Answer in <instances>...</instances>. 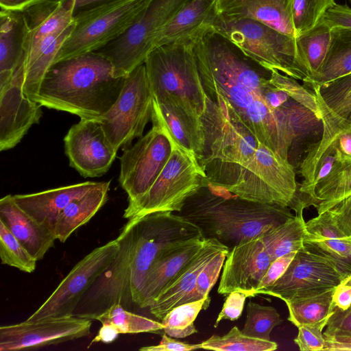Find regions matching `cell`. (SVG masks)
Segmentation results:
<instances>
[{"label": "cell", "mask_w": 351, "mask_h": 351, "mask_svg": "<svg viewBox=\"0 0 351 351\" xmlns=\"http://www.w3.org/2000/svg\"><path fill=\"white\" fill-rule=\"evenodd\" d=\"M191 40L206 96L232 110L259 142L289 160L291 148L306 135L302 106L272 84L271 71L210 25Z\"/></svg>", "instance_id": "6da1fadb"}, {"label": "cell", "mask_w": 351, "mask_h": 351, "mask_svg": "<svg viewBox=\"0 0 351 351\" xmlns=\"http://www.w3.org/2000/svg\"><path fill=\"white\" fill-rule=\"evenodd\" d=\"M200 120L204 146L198 162L206 183L264 204H279L291 194L292 163L259 142L232 110L206 96Z\"/></svg>", "instance_id": "7a4b0ae2"}, {"label": "cell", "mask_w": 351, "mask_h": 351, "mask_svg": "<svg viewBox=\"0 0 351 351\" xmlns=\"http://www.w3.org/2000/svg\"><path fill=\"white\" fill-rule=\"evenodd\" d=\"M126 77L117 76L110 61L95 51L79 55L50 67L35 101L99 121L117 101Z\"/></svg>", "instance_id": "3957f363"}, {"label": "cell", "mask_w": 351, "mask_h": 351, "mask_svg": "<svg viewBox=\"0 0 351 351\" xmlns=\"http://www.w3.org/2000/svg\"><path fill=\"white\" fill-rule=\"evenodd\" d=\"M177 214L197 226L204 238L215 239L230 250L293 216L289 207L245 199L206 181Z\"/></svg>", "instance_id": "277c9868"}, {"label": "cell", "mask_w": 351, "mask_h": 351, "mask_svg": "<svg viewBox=\"0 0 351 351\" xmlns=\"http://www.w3.org/2000/svg\"><path fill=\"white\" fill-rule=\"evenodd\" d=\"M144 64L154 99L172 97L200 119L206 108V95L192 40L157 46Z\"/></svg>", "instance_id": "5b68a950"}, {"label": "cell", "mask_w": 351, "mask_h": 351, "mask_svg": "<svg viewBox=\"0 0 351 351\" xmlns=\"http://www.w3.org/2000/svg\"><path fill=\"white\" fill-rule=\"evenodd\" d=\"M265 68L303 80L307 73L295 39L257 20L229 18L217 14L210 25Z\"/></svg>", "instance_id": "8992f818"}, {"label": "cell", "mask_w": 351, "mask_h": 351, "mask_svg": "<svg viewBox=\"0 0 351 351\" xmlns=\"http://www.w3.org/2000/svg\"><path fill=\"white\" fill-rule=\"evenodd\" d=\"M168 136L172 146L169 160L149 189L128 204L123 218L155 212H180L186 199L205 183L206 173L195 154Z\"/></svg>", "instance_id": "52a82bcc"}, {"label": "cell", "mask_w": 351, "mask_h": 351, "mask_svg": "<svg viewBox=\"0 0 351 351\" xmlns=\"http://www.w3.org/2000/svg\"><path fill=\"white\" fill-rule=\"evenodd\" d=\"M151 1H112L77 15L55 62L97 51L117 39L136 23Z\"/></svg>", "instance_id": "ba28073f"}, {"label": "cell", "mask_w": 351, "mask_h": 351, "mask_svg": "<svg viewBox=\"0 0 351 351\" xmlns=\"http://www.w3.org/2000/svg\"><path fill=\"white\" fill-rule=\"evenodd\" d=\"M189 1L152 0L136 23L95 52L110 61L117 76H127L145 62L162 29Z\"/></svg>", "instance_id": "9c48e42d"}, {"label": "cell", "mask_w": 351, "mask_h": 351, "mask_svg": "<svg viewBox=\"0 0 351 351\" xmlns=\"http://www.w3.org/2000/svg\"><path fill=\"white\" fill-rule=\"evenodd\" d=\"M132 218L136 220V241L130 263V290L136 304L146 274L160 252L174 243L204 236L197 226L173 212Z\"/></svg>", "instance_id": "30bf717a"}, {"label": "cell", "mask_w": 351, "mask_h": 351, "mask_svg": "<svg viewBox=\"0 0 351 351\" xmlns=\"http://www.w3.org/2000/svg\"><path fill=\"white\" fill-rule=\"evenodd\" d=\"M117 238L119 249L107 269L80 300L73 316L96 319L112 304L130 310L134 304L130 290V263L135 250L136 220L130 218Z\"/></svg>", "instance_id": "8fae6325"}, {"label": "cell", "mask_w": 351, "mask_h": 351, "mask_svg": "<svg viewBox=\"0 0 351 351\" xmlns=\"http://www.w3.org/2000/svg\"><path fill=\"white\" fill-rule=\"evenodd\" d=\"M152 111L153 95L143 63L127 75L117 101L99 121L113 147L125 149L143 136Z\"/></svg>", "instance_id": "7c38bea8"}, {"label": "cell", "mask_w": 351, "mask_h": 351, "mask_svg": "<svg viewBox=\"0 0 351 351\" xmlns=\"http://www.w3.org/2000/svg\"><path fill=\"white\" fill-rule=\"evenodd\" d=\"M346 276L332 256L304 243L282 276L260 294L285 302L335 289Z\"/></svg>", "instance_id": "4fadbf2b"}, {"label": "cell", "mask_w": 351, "mask_h": 351, "mask_svg": "<svg viewBox=\"0 0 351 351\" xmlns=\"http://www.w3.org/2000/svg\"><path fill=\"white\" fill-rule=\"evenodd\" d=\"M169 137L159 125L152 129L120 158L119 181L128 194V204L142 197L152 186L171 153Z\"/></svg>", "instance_id": "5bb4252c"}, {"label": "cell", "mask_w": 351, "mask_h": 351, "mask_svg": "<svg viewBox=\"0 0 351 351\" xmlns=\"http://www.w3.org/2000/svg\"><path fill=\"white\" fill-rule=\"evenodd\" d=\"M119 249L117 239L95 248L71 269L27 320L72 316L83 295L107 269Z\"/></svg>", "instance_id": "9a60e30c"}, {"label": "cell", "mask_w": 351, "mask_h": 351, "mask_svg": "<svg viewBox=\"0 0 351 351\" xmlns=\"http://www.w3.org/2000/svg\"><path fill=\"white\" fill-rule=\"evenodd\" d=\"M91 319L49 317L0 327V351L40 348L89 335Z\"/></svg>", "instance_id": "2e32d148"}, {"label": "cell", "mask_w": 351, "mask_h": 351, "mask_svg": "<svg viewBox=\"0 0 351 351\" xmlns=\"http://www.w3.org/2000/svg\"><path fill=\"white\" fill-rule=\"evenodd\" d=\"M64 141L69 165L84 178L106 173L118 151L95 119H80L71 127Z\"/></svg>", "instance_id": "e0dca14e"}, {"label": "cell", "mask_w": 351, "mask_h": 351, "mask_svg": "<svg viewBox=\"0 0 351 351\" xmlns=\"http://www.w3.org/2000/svg\"><path fill=\"white\" fill-rule=\"evenodd\" d=\"M261 235L243 241L229 251L217 289L219 294L237 291L245 293L247 298L255 297L254 293L272 262Z\"/></svg>", "instance_id": "ac0fdd59"}, {"label": "cell", "mask_w": 351, "mask_h": 351, "mask_svg": "<svg viewBox=\"0 0 351 351\" xmlns=\"http://www.w3.org/2000/svg\"><path fill=\"white\" fill-rule=\"evenodd\" d=\"M24 73L23 62L10 82L0 89V151L15 147L42 116V106L24 93Z\"/></svg>", "instance_id": "d6986e66"}, {"label": "cell", "mask_w": 351, "mask_h": 351, "mask_svg": "<svg viewBox=\"0 0 351 351\" xmlns=\"http://www.w3.org/2000/svg\"><path fill=\"white\" fill-rule=\"evenodd\" d=\"M204 237L174 243L162 250L150 266L142 285L136 305L149 307L161 291L201 250Z\"/></svg>", "instance_id": "ffe728a7"}, {"label": "cell", "mask_w": 351, "mask_h": 351, "mask_svg": "<svg viewBox=\"0 0 351 351\" xmlns=\"http://www.w3.org/2000/svg\"><path fill=\"white\" fill-rule=\"evenodd\" d=\"M226 248L228 247L218 240L205 238L199 252L165 287L149 307L150 313L162 320L174 307L191 302L199 274L215 254Z\"/></svg>", "instance_id": "44dd1931"}, {"label": "cell", "mask_w": 351, "mask_h": 351, "mask_svg": "<svg viewBox=\"0 0 351 351\" xmlns=\"http://www.w3.org/2000/svg\"><path fill=\"white\" fill-rule=\"evenodd\" d=\"M152 124L161 127L180 146L193 152L199 160L204 146V134L199 118L190 113L172 97H153Z\"/></svg>", "instance_id": "7402d4cb"}, {"label": "cell", "mask_w": 351, "mask_h": 351, "mask_svg": "<svg viewBox=\"0 0 351 351\" xmlns=\"http://www.w3.org/2000/svg\"><path fill=\"white\" fill-rule=\"evenodd\" d=\"M98 183L87 181L35 193L14 195L13 197L21 208L53 232L57 219L63 209Z\"/></svg>", "instance_id": "603a6c76"}, {"label": "cell", "mask_w": 351, "mask_h": 351, "mask_svg": "<svg viewBox=\"0 0 351 351\" xmlns=\"http://www.w3.org/2000/svg\"><path fill=\"white\" fill-rule=\"evenodd\" d=\"M0 220L37 261L44 258L57 239L53 232L21 208L13 195L0 199Z\"/></svg>", "instance_id": "cb8c5ba5"}, {"label": "cell", "mask_w": 351, "mask_h": 351, "mask_svg": "<svg viewBox=\"0 0 351 351\" xmlns=\"http://www.w3.org/2000/svg\"><path fill=\"white\" fill-rule=\"evenodd\" d=\"M219 15L259 21L295 39L291 0H217Z\"/></svg>", "instance_id": "d4e9b609"}, {"label": "cell", "mask_w": 351, "mask_h": 351, "mask_svg": "<svg viewBox=\"0 0 351 351\" xmlns=\"http://www.w3.org/2000/svg\"><path fill=\"white\" fill-rule=\"evenodd\" d=\"M29 27L23 12L0 11V89L25 63V49Z\"/></svg>", "instance_id": "484cf974"}, {"label": "cell", "mask_w": 351, "mask_h": 351, "mask_svg": "<svg viewBox=\"0 0 351 351\" xmlns=\"http://www.w3.org/2000/svg\"><path fill=\"white\" fill-rule=\"evenodd\" d=\"M23 12L29 27L25 61L37 50L44 39L75 22L73 7L65 0L35 5Z\"/></svg>", "instance_id": "4316f807"}, {"label": "cell", "mask_w": 351, "mask_h": 351, "mask_svg": "<svg viewBox=\"0 0 351 351\" xmlns=\"http://www.w3.org/2000/svg\"><path fill=\"white\" fill-rule=\"evenodd\" d=\"M217 0H189L158 35L156 47L191 41L202 27L210 25L217 15Z\"/></svg>", "instance_id": "83f0119b"}, {"label": "cell", "mask_w": 351, "mask_h": 351, "mask_svg": "<svg viewBox=\"0 0 351 351\" xmlns=\"http://www.w3.org/2000/svg\"><path fill=\"white\" fill-rule=\"evenodd\" d=\"M110 182H101L82 196L71 201L59 215L54 228L58 240L64 243L71 234L90 219L106 204Z\"/></svg>", "instance_id": "f1b7e54d"}, {"label": "cell", "mask_w": 351, "mask_h": 351, "mask_svg": "<svg viewBox=\"0 0 351 351\" xmlns=\"http://www.w3.org/2000/svg\"><path fill=\"white\" fill-rule=\"evenodd\" d=\"M75 25V22L67 27L47 37L37 50L25 61L23 91L31 100L35 101L41 82L64 41Z\"/></svg>", "instance_id": "f546056e"}, {"label": "cell", "mask_w": 351, "mask_h": 351, "mask_svg": "<svg viewBox=\"0 0 351 351\" xmlns=\"http://www.w3.org/2000/svg\"><path fill=\"white\" fill-rule=\"evenodd\" d=\"M351 73V30L335 27L328 54L319 72L304 78L310 89L320 86Z\"/></svg>", "instance_id": "4dcf8cb0"}, {"label": "cell", "mask_w": 351, "mask_h": 351, "mask_svg": "<svg viewBox=\"0 0 351 351\" xmlns=\"http://www.w3.org/2000/svg\"><path fill=\"white\" fill-rule=\"evenodd\" d=\"M306 228L307 237L304 243L337 258H345L351 255V237L340 230L328 210L306 221Z\"/></svg>", "instance_id": "1f68e13d"}, {"label": "cell", "mask_w": 351, "mask_h": 351, "mask_svg": "<svg viewBox=\"0 0 351 351\" xmlns=\"http://www.w3.org/2000/svg\"><path fill=\"white\" fill-rule=\"evenodd\" d=\"M351 194V158L336 161L331 171L319 181L308 201L320 214Z\"/></svg>", "instance_id": "d6a6232c"}, {"label": "cell", "mask_w": 351, "mask_h": 351, "mask_svg": "<svg viewBox=\"0 0 351 351\" xmlns=\"http://www.w3.org/2000/svg\"><path fill=\"white\" fill-rule=\"evenodd\" d=\"M261 236L271 261L286 254L297 252L304 247L307 237L303 212L295 213Z\"/></svg>", "instance_id": "836d02e7"}, {"label": "cell", "mask_w": 351, "mask_h": 351, "mask_svg": "<svg viewBox=\"0 0 351 351\" xmlns=\"http://www.w3.org/2000/svg\"><path fill=\"white\" fill-rule=\"evenodd\" d=\"M333 291L332 289L285 301L288 320L298 328L303 325L326 326L336 307L332 302Z\"/></svg>", "instance_id": "e575fe53"}, {"label": "cell", "mask_w": 351, "mask_h": 351, "mask_svg": "<svg viewBox=\"0 0 351 351\" xmlns=\"http://www.w3.org/2000/svg\"><path fill=\"white\" fill-rule=\"evenodd\" d=\"M332 29L322 19L309 30L295 38L298 52L307 73L313 77L321 70L332 39Z\"/></svg>", "instance_id": "d590c367"}, {"label": "cell", "mask_w": 351, "mask_h": 351, "mask_svg": "<svg viewBox=\"0 0 351 351\" xmlns=\"http://www.w3.org/2000/svg\"><path fill=\"white\" fill-rule=\"evenodd\" d=\"M311 90L319 108L339 122L351 123V73Z\"/></svg>", "instance_id": "8d00e7d4"}, {"label": "cell", "mask_w": 351, "mask_h": 351, "mask_svg": "<svg viewBox=\"0 0 351 351\" xmlns=\"http://www.w3.org/2000/svg\"><path fill=\"white\" fill-rule=\"evenodd\" d=\"M210 298L178 305L169 311L161 320L165 332L174 338H184L197 333L194 322L202 309L206 310L210 304Z\"/></svg>", "instance_id": "74e56055"}, {"label": "cell", "mask_w": 351, "mask_h": 351, "mask_svg": "<svg viewBox=\"0 0 351 351\" xmlns=\"http://www.w3.org/2000/svg\"><path fill=\"white\" fill-rule=\"evenodd\" d=\"M96 319L102 324L113 325L119 334L155 332L165 328L162 322L133 313L119 304H112Z\"/></svg>", "instance_id": "f35d334b"}, {"label": "cell", "mask_w": 351, "mask_h": 351, "mask_svg": "<svg viewBox=\"0 0 351 351\" xmlns=\"http://www.w3.org/2000/svg\"><path fill=\"white\" fill-rule=\"evenodd\" d=\"M200 348L217 351H273L278 344L271 340H263L245 335L237 326L226 335H213L200 343Z\"/></svg>", "instance_id": "ab89813d"}, {"label": "cell", "mask_w": 351, "mask_h": 351, "mask_svg": "<svg viewBox=\"0 0 351 351\" xmlns=\"http://www.w3.org/2000/svg\"><path fill=\"white\" fill-rule=\"evenodd\" d=\"M246 311V319L241 331L249 337L271 340V330L275 326L282 322L276 309L271 306H264L249 302Z\"/></svg>", "instance_id": "60d3db41"}, {"label": "cell", "mask_w": 351, "mask_h": 351, "mask_svg": "<svg viewBox=\"0 0 351 351\" xmlns=\"http://www.w3.org/2000/svg\"><path fill=\"white\" fill-rule=\"evenodd\" d=\"M0 258L2 264L26 273L34 272L38 261L1 220Z\"/></svg>", "instance_id": "b9f144b4"}, {"label": "cell", "mask_w": 351, "mask_h": 351, "mask_svg": "<svg viewBox=\"0 0 351 351\" xmlns=\"http://www.w3.org/2000/svg\"><path fill=\"white\" fill-rule=\"evenodd\" d=\"M335 0H291L292 25L295 38L315 26Z\"/></svg>", "instance_id": "7bdbcfd3"}, {"label": "cell", "mask_w": 351, "mask_h": 351, "mask_svg": "<svg viewBox=\"0 0 351 351\" xmlns=\"http://www.w3.org/2000/svg\"><path fill=\"white\" fill-rule=\"evenodd\" d=\"M271 81L278 89L285 92L290 98L311 110L321 120L322 113L315 95L297 80L277 70H271Z\"/></svg>", "instance_id": "ee69618b"}, {"label": "cell", "mask_w": 351, "mask_h": 351, "mask_svg": "<svg viewBox=\"0 0 351 351\" xmlns=\"http://www.w3.org/2000/svg\"><path fill=\"white\" fill-rule=\"evenodd\" d=\"M229 251V248L219 251L202 269L198 275L191 302L204 298H210L208 293L217 280Z\"/></svg>", "instance_id": "f6af8a7d"}, {"label": "cell", "mask_w": 351, "mask_h": 351, "mask_svg": "<svg viewBox=\"0 0 351 351\" xmlns=\"http://www.w3.org/2000/svg\"><path fill=\"white\" fill-rule=\"evenodd\" d=\"M323 325H303L298 327V333L294 343L301 351L323 350L325 338L322 332Z\"/></svg>", "instance_id": "bcb514c9"}, {"label": "cell", "mask_w": 351, "mask_h": 351, "mask_svg": "<svg viewBox=\"0 0 351 351\" xmlns=\"http://www.w3.org/2000/svg\"><path fill=\"white\" fill-rule=\"evenodd\" d=\"M323 334L324 337H351V306L346 310L335 307Z\"/></svg>", "instance_id": "7dc6e473"}, {"label": "cell", "mask_w": 351, "mask_h": 351, "mask_svg": "<svg viewBox=\"0 0 351 351\" xmlns=\"http://www.w3.org/2000/svg\"><path fill=\"white\" fill-rule=\"evenodd\" d=\"M295 254V252L286 254L271 263L254 293L255 296L259 295L261 291L273 285L282 276Z\"/></svg>", "instance_id": "c3c4849f"}, {"label": "cell", "mask_w": 351, "mask_h": 351, "mask_svg": "<svg viewBox=\"0 0 351 351\" xmlns=\"http://www.w3.org/2000/svg\"><path fill=\"white\" fill-rule=\"evenodd\" d=\"M247 295L240 291H232L226 297L222 309L221 310L214 325L216 328L223 319L234 321L241 315Z\"/></svg>", "instance_id": "681fc988"}, {"label": "cell", "mask_w": 351, "mask_h": 351, "mask_svg": "<svg viewBox=\"0 0 351 351\" xmlns=\"http://www.w3.org/2000/svg\"><path fill=\"white\" fill-rule=\"evenodd\" d=\"M340 230L351 237V194L343 198L327 210Z\"/></svg>", "instance_id": "f907efd6"}, {"label": "cell", "mask_w": 351, "mask_h": 351, "mask_svg": "<svg viewBox=\"0 0 351 351\" xmlns=\"http://www.w3.org/2000/svg\"><path fill=\"white\" fill-rule=\"evenodd\" d=\"M332 28L339 27L351 30V8L335 3L322 18Z\"/></svg>", "instance_id": "816d5d0a"}, {"label": "cell", "mask_w": 351, "mask_h": 351, "mask_svg": "<svg viewBox=\"0 0 351 351\" xmlns=\"http://www.w3.org/2000/svg\"><path fill=\"white\" fill-rule=\"evenodd\" d=\"M200 348V343L189 344L171 338L165 332L158 345L141 348L142 351H189Z\"/></svg>", "instance_id": "f5cc1de1"}, {"label": "cell", "mask_w": 351, "mask_h": 351, "mask_svg": "<svg viewBox=\"0 0 351 351\" xmlns=\"http://www.w3.org/2000/svg\"><path fill=\"white\" fill-rule=\"evenodd\" d=\"M332 302L336 307L341 310L351 306V274L346 275L335 287Z\"/></svg>", "instance_id": "db71d44e"}, {"label": "cell", "mask_w": 351, "mask_h": 351, "mask_svg": "<svg viewBox=\"0 0 351 351\" xmlns=\"http://www.w3.org/2000/svg\"><path fill=\"white\" fill-rule=\"evenodd\" d=\"M59 1L62 0H0V6L1 10L23 12L35 5Z\"/></svg>", "instance_id": "11a10c76"}, {"label": "cell", "mask_w": 351, "mask_h": 351, "mask_svg": "<svg viewBox=\"0 0 351 351\" xmlns=\"http://www.w3.org/2000/svg\"><path fill=\"white\" fill-rule=\"evenodd\" d=\"M117 0H66L73 9L74 18L77 15L104 3Z\"/></svg>", "instance_id": "9f6ffc18"}, {"label": "cell", "mask_w": 351, "mask_h": 351, "mask_svg": "<svg viewBox=\"0 0 351 351\" xmlns=\"http://www.w3.org/2000/svg\"><path fill=\"white\" fill-rule=\"evenodd\" d=\"M119 335V332L113 325L104 324L99 329L97 335L92 340L90 346L92 343L97 342L111 343L117 338Z\"/></svg>", "instance_id": "6f0895ef"}, {"label": "cell", "mask_w": 351, "mask_h": 351, "mask_svg": "<svg viewBox=\"0 0 351 351\" xmlns=\"http://www.w3.org/2000/svg\"><path fill=\"white\" fill-rule=\"evenodd\" d=\"M323 350H351V337H324Z\"/></svg>", "instance_id": "680465c9"}, {"label": "cell", "mask_w": 351, "mask_h": 351, "mask_svg": "<svg viewBox=\"0 0 351 351\" xmlns=\"http://www.w3.org/2000/svg\"><path fill=\"white\" fill-rule=\"evenodd\" d=\"M340 269L346 274H351V255L345 258L333 256Z\"/></svg>", "instance_id": "91938a15"}, {"label": "cell", "mask_w": 351, "mask_h": 351, "mask_svg": "<svg viewBox=\"0 0 351 351\" xmlns=\"http://www.w3.org/2000/svg\"><path fill=\"white\" fill-rule=\"evenodd\" d=\"M345 124H346V125H348L351 127V123H345Z\"/></svg>", "instance_id": "94428289"}, {"label": "cell", "mask_w": 351, "mask_h": 351, "mask_svg": "<svg viewBox=\"0 0 351 351\" xmlns=\"http://www.w3.org/2000/svg\"><path fill=\"white\" fill-rule=\"evenodd\" d=\"M350 5H351V0H350Z\"/></svg>", "instance_id": "6125c7cd"}]
</instances>
